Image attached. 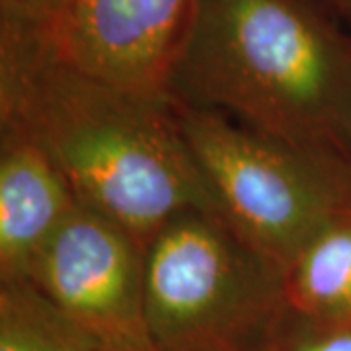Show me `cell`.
I'll return each instance as SVG.
<instances>
[{"label":"cell","mask_w":351,"mask_h":351,"mask_svg":"<svg viewBox=\"0 0 351 351\" xmlns=\"http://www.w3.org/2000/svg\"><path fill=\"white\" fill-rule=\"evenodd\" d=\"M100 346L32 281H0V351H98Z\"/></svg>","instance_id":"9"},{"label":"cell","mask_w":351,"mask_h":351,"mask_svg":"<svg viewBox=\"0 0 351 351\" xmlns=\"http://www.w3.org/2000/svg\"><path fill=\"white\" fill-rule=\"evenodd\" d=\"M98 351H129V350H115V348H106V346H100Z\"/></svg>","instance_id":"14"},{"label":"cell","mask_w":351,"mask_h":351,"mask_svg":"<svg viewBox=\"0 0 351 351\" xmlns=\"http://www.w3.org/2000/svg\"><path fill=\"white\" fill-rule=\"evenodd\" d=\"M291 311L306 318H351V215L322 228L285 267Z\"/></svg>","instance_id":"8"},{"label":"cell","mask_w":351,"mask_h":351,"mask_svg":"<svg viewBox=\"0 0 351 351\" xmlns=\"http://www.w3.org/2000/svg\"><path fill=\"white\" fill-rule=\"evenodd\" d=\"M195 0H69L51 25L76 69L145 96H168V76Z\"/></svg>","instance_id":"6"},{"label":"cell","mask_w":351,"mask_h":351,"mask_svg":"<svg viewBox=\"0 0 351 351\" xmlns=\"http://www.w3.org/2000/svg\"><path fill=\"white\" fill-rule=\"evenodd\" d=\"M343 158L351 168V110L348 115V123H346V133H343Z\"/></svg>","instance_id":"13"},{"label":"cell","mask_w":351,"mask_h":351,"mask_svg":"<svg viewBox=\"0 0 351 351\" xmlns=\"http://www.w3.org/2000/svg\"><path fill=\"white\" fill-rule=\"evenodd\" d=\"M66 4L69 0H0V10H8L34 22L55 25Z\"/></svg>","instance_id":"11"},{"label":"cell","mask_w":351,"mask_h":351,"mask_svg":"<svg viewBox=\"0 0 351 351\" xmlns=\"http://www.w3.org/2000/svg\"><path fill=\"white\" fill-rule=\"evenodd\" d=\"M332 10L343 24L351 27V0H330Z\"/></svg>","instance_id":"12"},{"label":"cell","mask_w":351,"mask_h":351,"mask_svg":"<svg viewBox=\"0 0 351 351\" xmlns=\"http://www.w3.org/2000/svg\"><path fill=\"white\" fill-rule=\"evenodd\" d=\"M76 205L49 154L22 133L0 127V281L27 279Z\"/></svg>","instance_id":"7"},{"label":"cell","mask_w":351,"mask_h":351,"mask_svg":"<svg viewBox=\"0 0 351 351\" xmlns=\"http://www.w3.org/2000/svg\"><path fill=\"white\" fill-rule=\"evenodd\" d=\"M0 127L41 147L78 203L145 246L176 215L219 213L170 96L137 94L76 69L51 25L8 10H0Z\"/></svg>","instance_id":"1"},{"label":"cell","mask_w":351,"mask_h":351,"mask_svg":"<svg viewBox=\"0 0 351 351\" xmlns=\"http://www.w3.org/2000/svg\"><path fill=\"white\" fill-rule=\"evenodd\" d=\"M147 246L78 203L41 250L27 281L106 348L156 351L145 318Z\"/></svg>","instance_id":"5"},{"label":"cell","mask_w":351,"mask_h":351,"mask_svg":"<svg viewBox=\"0 0 351 351\" xmlns=\"http://www.w3.org/2000/svg\"><path fill=\"white\" fill-rule=\"evenodd\" d=\"M285 271L219 213L186 211L145 254V318L156 351H269L291 316Z\"/></svg>","instance_id":"3"},{"label":"cell","mask_w":351,"mask_h":351,"mask_svg":"<svg viewBox=\"0 0 351 351\" xmlns=\"http://www.w3.org/2000/svg\"><path fill=\"white\" fill-rule=\"evenodd\" d=\"M176 110L221 217L283 271L322 228L351 215V168L339 154L289 145L211 110Z\"/></svg>","instance_id":"4"},{"label":"cell","mask_w":351,"mask_h":351,"mask_svg":"<svg viewBox=\"0 0 351 351\" xmlns=\"http://www.w3.org/2000/svg\"><path fill=\"white\" fill-rule=\"evenodd\" d=\"M168 96L343 158L351 32L316 0H195Z\"/></svg>","instance_id":"2"},{"label":"cell","mask_w":351,"mask_h":351,"mask_svg":"<svg viewBox=\"0 0 351 351\" xmlns=\"http://www.w3.org/2000/svg\"><path fill=\"white\" fill-rule=\"evenodd\" d=\"M269 351H351V318L318 320L291 313Z\"/></svg>","instance_id":"10"}]
</instances>
